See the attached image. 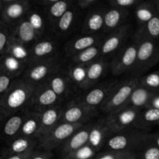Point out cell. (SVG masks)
Masks as SVG:
<instances>
[{
    "instance_id": "6da1fadb",
    "label": "cell",
    "mask_w": 159,
    "mask_h": 159,
    "mask_svg": "<svg viewBox=\"0 0 159 159\" xmlns=\"http://www.w3.org/2000/svg\"><path fill=\"white\" fill-rule=\"evenodd\" d=\"M36 87L23 79H14L6 93L0 96V120L30 107Z\"/></svg>"
},
{
    "instance_id": "7a4b0ae2",
    "label": "cell",
    "mask_w": 159,
    "mask_h": 159,
    "mask_svg": "<svg viewBox=\"0 0 159 159\" xmlns=\"http://www.w3.org/2000/svg\"><path fill=\"white\" fill-rule=\"evenodd\" d=\"M138 84L137 78L118 82L99 108L101 111L107 115L126 107L132 92Z\"/></svg>"
},
{
    "instance_id": "3957f363",
    "label": "cell",
    "mask_w": 159,
    "mask_h": 159,
    "mask_svg": "<svg viewBox=\"0 0 159 159\" xmlns=\"http://www.w3.org/2000/svg\"><path fill=\"white\" fill-rule=\"evenodd\" d=\"M61 70V61L57 56L31 62L23 72V79L37 85L46 82L52 75Z\"/></svg>"
},
{
    "instance_id": "277c9868",
    "label": "cell",
    "mask_w": 159,
    "mask_h": 159,
    "mask_svg": "<svg viewBox=\"0 0 159 159\" xmlns=\"http://www.w3.org/2000/svg\"><path fill=\"white\" fill-rule=\"evenodd\" d=\"M139 110L124 107L120 110L109 113L104 120L112 134H116L128 130L136 126L139 120Z\"/></svg>"
},
{
    "instance_id": "5b68a950",
    "label": "cell",
    "mask_w": 159,
    "mask_h": 159,
    "mask_svg": "<svg viewBox=\"0 0 159 159\" xmlns=\"http://www.w3.org/2000/svg\"><path fill=\"white\" fill-rule=\"evenodd\" d=\"M83 125L84 124H81L59 123L49 133L39 138L38 141L40 146L47 150H51L61 144H64L76 130H79Z\"/></svg>"
},
{
    "instance_id": "8992f818",
    "label": "cell",
    "mask_w": 159,
    "mask_h": 159,
    "mask_svg": "<svg viewBox=\"0 0 159 159\" xmlns=\"http://www.w3.org/2000/svg\"><path fill=\"white\" fill-rule=\"evenodd\" d=\"M138 43H125L112 57L110 71L113 75H120L135 65Z\"/></svg>"
},
{
    "instance_id": "52a82bcc",
    "label": "cell",
    "mask_w": 159,
    "mask_h": 159,
    "mask_svg": "<svg viewBox=\"0 0 159 159\" xmlns=\"http://www.w3.org/2000/svg\"><path fill=\"white\" fill-rule=\"evenodd\" d=\"M97 110L85 107L77 99L71 101L62 110L61 122L85 124L96 115Z\"/></svg>"
},
{
    "instance_id": "ba28073f",
    "label": "cell",
    "mask_w": 159,
    "mask_h": 159,
    "mask_svg": "<svg viewBox=\"0 0 159 159\" xmlns=\"http://www.w3.org/2000/svg\"><path fill=\"white\" fill-rule=\"evenodd\" d=\"M117 82L115 81H108L98 84L87 90L88 92L86 93L79 96L77 99L85 107L97 110L98 108H100Z\"/></svg>"
},
{
    "instance_id": "9c48e42d",
    "label": "cell",
    "mask_w": 159,
    "mask_h": 159,
    "mask_svg": "<svg viewBox=\"0 0 159 159\" xmlns=\"http://www.w3.org/2000/svg\"><path fill=\"white\" fill-rule=\"evenodd\" d=\"M60 98L51 90L46 82L37 85L33 94L30 107L33 108L32 112L41 113L50 107L58 106Z\"/></svg>"
},
{
    "instance_id": "30bf717a",
    "label": "cell",
    "mask_w": 159,
    "mask_h": 159,
    "mask_svg": "<svg viewBox=\"0 0 159 159\" xmlns=\"http://www.w3.org/2000/svg\"><path fill=\"white\" fill-rule=\"evenodd\" d=\"M4 6L2 10V21L7 25H16L26 18L30 9L26 0H3Z\"/></svg>"
},
{
    "instance_id": "8fae6325",
    "label": "cell",
    "mask_w": 159,
    "mask_h": 159,
    "mask_svg": "<svg viewBox=\"0 0 159 159\" xmlns=\"http://www.w3.org/2000/svg\"><path fill=\"white\" fill-rule=\"evenodd\" d=\"M130 32V26L123 25L103 40L100 45V57L106 59L107 57L114 55L126 43Z\"/></svg>"
},
{
    "instance_id": "7c38bea8",
    "label": "cell",
    "mask_w": 159,
    "mask_h": 159,
    "mask_svg": "<svg viewBox=\"0 0 159 159\" xmlns=\"http://www.w3.org/2000/svg\"><path fill=\"white\" fill-rule=\"evenodd\" d=\"M141 141V136L139 134L127 130L110 135L105 145L113 152H128L130 148L136 146Z\"/></svg>"
},
{
    "instance_id": "4fadbf2b",
    "label": "cell",
    "mask_w": 159,
    "mask_h": 159,
    "mask_svg": "<svg viewBox=\"0 0 159 159\" xmlns=\"http://www.w3.org/2000/svg\"><path fill=\"white\" fill-rule=\"evenodd\" d=\"M109 63L106 59L99 57L87 65L86 76L80 89L89 90L97 85L99 81L103 77L108 68Z\"/></svg>"
},
{
    "instance_id": "5bb4252c",
    "label": "cell",
    "mask_w": 159,
    "mask_h": 159,
    "mask_svg": "<svg viewBox=\"0 0 159 159\" xmlns=\"http://www.w3.org/2000/svg\"><path fill=\"white\" fill-rule=\"evenodd\" d=\"M63 108L59 106L50 107L39 113L40 127L38 139L49 133L55 126L61 123Z\"/></svg>"
},
{
    "instance_id": "9a60e30c",
    "label": "cell",
    "mask_w": 159,
    "mask_h": 159,
    "mask_svg": "<svg viewBox=\"0 0 159 159\" xmlns=\"http://www.w3.org/2000/svg\"><path fill=\"white\" fill-rule=\"evenodd\" d=\"M45 82L60 99L71 93L73 85L68 72H64L61 70L52 75Z\"/></svg>"
},
{
    "instance_id": "2e32d148",
    "label": "cell",
    "mask_w": 159,
    "mask_h": 159,
    "mask_svg": "<svg viewBox=\"0 0 159 159\" xmlns=\"http://www.w3.org/2000/svg\"><path fill=\"white\" fill-rule=\"evenodd\" d=\"M101 37L99 35H84L70 40L65 46V52L68 57H72L81 51L92 46L101 43Z\"/></svg>"
},
{
    "instance_id": "e0dca14e",
    "label": "cell",
    "mask_w": 159,
    "mask_h": 159,
    "mask_svg": "<svg viewBox=\"0 0 159 159\" xmlns=\"http://www.w3.org/2000/svg\"><path fill=\"white\" fill-rule=\"evenodd\" d=\"M57 52V43L52 40H41L36 42L30 48V62L39 61L55 57Z\"/></svg>"
},
{
    "instance_id": "ac0fdd59",
    "label": "cell",
    "mask_w": 159,
    "mask_h": 159,
    "mask_svg": "<svg viewBox=\"0 0 159 159\" xmlns=\"http://www.w3.org/2000/svg\"><path fill=\"white\" fill-rule=\"evenodd\" d=\"M11 37L26 46L34 44L39 39V35L26 18L17 23L11 33Z\"/></svg>"
},
{
    "instance_id": "d6986e66",
    "label": "cell",
    "mask_w": 159,
    "mask_h": 159,
    "mask_svg": "<svg viewBox=\"0 0 159 159\" xmlns=\"http://www.w3.org/2000/svg\"><path fill=\"white\" fill-rule=\"evenodd\" d=\"M112 135L104 120L93 124L89 132L88 144L95 151L105 145L107 139Z\"/></svg>"
},
{
    "instance_id": "ffe728a7",
    "label": "cell",
    "mask_w": 159,
    "mask_h": 159,
    "mask_svg": "<svg viewBox=\"0 0 159 159\" xmlns=\"http://www.w3.org/2000/svg\"><path fill=\"white\" fill-rule=\"evenodd\" d=\"M93 124L87 123L76 130L64 144V151L70 154L88 144L90 129Z\"/></svg>"
},
{
    "instance_id": "44dd1931",
    "label": "cell",
    "mask_w": 159,
    "mask_h": 159,
    "mask_svg": "<svg viewBox=\"0 0 159 159\" xmlns=\"http://www.w3.org/2000/svg\"><path fill=\"white\" fill-rule=\"evenodd\" d=\"M27 65L28 64L18 60L6 53L0 56V69L3 74L13 79L24 72Z\"/></svg>"
},
{
    "instance_id": "7402d4cb",
    "label": "cell",
    "mask_w": 159,
    "mask_h": 159,
    "mask_svg": "<svg viewBox=\"0 0 159 159\" xmlns=\"http://www.w3.org/2000/svg\"><path fill=\"white\" fill-rule=\"evenodd\" d=\"M104 13L105 12L100 9H93L89 12L82 23V34L93 35L103 29Z\"/></svg>"
},
{
    "instance_id": "603a6c76",
    "label": "cell",
    "mask_w": 159,
    "mask_h": 159,
    "mask_svg": "<svg viewBox=\"0 0 159 159\" xmlns=\"http://www.w3.org/2000/svg\"><path fill=\"white\" fill-rule=\"evenodd\" d=\"M128 15L127 9L113 8L108 9L104 13L103 30L106 32H113L122 26Z\"/></svg>"
},
{
    "instance_id": "cb8c5ba5",
    "label": "cell",
    "mask_w": 159,
    "mask_h": 159,
    "mask_svg": "<svg viewBox=\"0 0 159 159\" xmlns=\"http://www.w3.org/2000/svg\"><path fill=\"white\" fill-rule=\"evenodd\" d=\"M28 112L24 111L23 113L18 112L12 115L9 117L6 118L2 127V134L6 138H16L19 135L23 123L27 115Z\"/></svg>"
},
{
    "instance_id": "d4e9b609",
    "label": "cell",
    "mask_w": 159,
    "mask_h": 159,
    "mask_svg": "<svg viewBox=\"0 0 159 159\" xmlns=\"http://www.w3.org/2000/svg\"><path fill=\"white\" fill-rule=\"evenodd\" d=\"M39 127H40L39 113L32 111L28 112L18 136L38 139Z\"/></svg>"
},
{
    "instance_id": "484cf974",
    "label": "cell",
    "mask_w": 159,
    "mask_h": 159,
    "mask_svg": "<svg viewBox=\"0 0 159 159\" xmlns=\"http://www.w3.org/2000/svg\"><path fill=\"white\" fill-rule=\"evenodd\" d=\"M151 99H152V95L148 88L143 85L141 86L138 84L132 92L126 107L139 110L140 108L147 105Z\"/></svg>"
},
{
    "instance_id": "4316f807",
    "label": "cell",
    "mask_w": 159,
    "mask_h": 159,
    "mask_svg": "<svg viewBox=\"0 0 159 159\" xmlns=\"http://www.w3.org/2000/svg\"><path fill=\"white\" fill-rule=\"evenodd\" d=\"M6 53L21 61L29 64L30 58V49L13 37H11L9 39Z\"/></svg>"
},
{
    "instance_id": "83f0119b",
    "label": "cell",
    "mask_w": 159,
    "mask_h": 159,
    "mask_svg": "<svg viewBox=\"0 0 159 159\" xmlns=\"http://www.w3.org/2000/svg\"><path fill=\"white\" fill-rule=\"evenodd\" d=\"M37 144V141L34 138L17 136L12 139L9 144V152L11 155H21L31 152L33 148Z\"/></svg>"
},
{
    "instance_id": "f1b7e54d",
    "label": "cell",
    "mask_w": 159,
    "mask_h": 159,
    "mask_svg": "<svg viewBox=\"0 0 159 159\" xmlns=\"http://www.w3.org/2000/svg\"><path fill=\"white\" fill-rule=\"evenodd\" d=\"M71 2L69 1L56 0L54 4L44 9L45 16L50 23L55 26L59 19L71 7Z\"/></svg>"
},
{
    "instance_id": "f546056e",
    "label": "cell",
    "mask_w": 159,
    "mask_h": 159,
    "mask_svg": "<svg viewBox=\"0 0 159 159\" xmlns=\"http://www.w3.org/2000/svg\"><path fill=\"white\" fill-rule=\"evenodd\" d=\"M102 43V42H101ZM100 43L92 46L71 57V62L75 65H88L91 62L100 57Z\"/></svg>"
},
{
    "instance_id": "4dcf8cb0",
    "label": "cell",
    "mask_w": 159,
    "mask_h": 159,
    "mask_svg": "<svg viewBox=\"0 0 159 159\" xmlns=\"http://www.w3.org/2000/svg\"><path fill=\"white\" fill-rule=\"evenodd\" d=\"M77 16V7L71 6L65 12L55 24L56 30L59 34H65L69 32L74 26Z\"/></svg>"
},
{
    "instance_id": "1f68e13d",
    "label": "cell",
    "mask_w": 159,
    "mask_h": 159,
    "mask_svg": "<svg viewBox=\"0 0 159 159\" xmlns=\"http://www.w3.org/2000/svg\"><path fill=\"white\" fill-rule=\"evenodd\" d=\"M154 51L155 45L151 40H143L138 43L137 61L135 65H141L148 61L149 59L153 56Z\"/></svg>"
},
{
    "instance_id": "d6a6232c",
    "label": "cell",
    "mask_w": 159,
    "mask_h": 159,
    "mask_svg": "<svg viewBox=\"0 0 159 159\" xmlns=\"http://www.w3.org/2000/svg\"><path fill=\"white\" fill-rule=\"evenodd\" d=\"M26 19L34 27L39 37L43 34V33L45 32V27H46V23H45L46 20L42 12H40L37 9H30Z\"/></svg>"
},
{
    "instance_id": "836d02e7",
    "label": "cell",
    "mask_w": 159,
    "mask_h": 159,
    "mask_svg": "<svg viewBox=\"0 0 159 159\" xmlns=\"http://www.w3.org/2000/svg\"><path fill=\"white\" fill-rule=\"evenodd\" d=\"M87 65H80L72 64L68 69V75H69L73 84L77 85L79 88L82 85L86 76Z\"/></svg>"
},
{
    "instance_id": "e575fe53",
    "label": "cell",
    "mask_w": 159,
    "mask_h": 159,
    "mask_svg": "<svg viewBox=\"0 0 159 159\" xmlns=\"http://www.w3.org/2000/svg\"><path fill=\"white\" fill-rule=\"evenodd\" d=\"M11 33L9 25L3 21H0V56L5 54L7 48L8 43L11 37Z\"/></svg>"
},
{
    "instance_id": "d590c367",
    "label": "cell",
    "mask_w": 159,
    "mask_h": 159,
    "mask_svg": "<svg viewBox=\"0 0 159 159\" xmlns=\"http://www.w3.org/2000/svg\"><path fill=\"white\" fill-rule=\"evenodd\" d=\"M95 152L96 151L93 148L86 144L68 155L71 159H90L94 156Z\"/></svg>"
},
{
    "instance_id": "8d00e7d4",
    "label": "cell",
    "mask_w": 159,
    "mask_h": 159,
    "mask_svg": "<svg viewBox=\"0 0 159 159\" xmlns=\"http://www.w3.org/2000/svg\"><path fill=\"white\" fill-rule=\"evenodd\" d=\"M135 15L137 20L141 23H148L154 16L153 12L150 8L144 5H141L137 8Z\"/></svg>"
},
{
    "instance_id": "74e56055",
    "label": "cell",
    "mask_w": 159,
    "mask_h": 159,
    "mask_svg": "<svg viewBox=\"0 0 159 159\" xmlns=\"http://www.w3.org/2000/svg\"><path fill=\"white\" fill-rule=\"evenodd\" d=\"M142 120L147 123H153L159 120V110L155 108H150L146 110L143 114L140 113L138 121Z\"/></svg>"
},
{
    "instance_id": "f35d334b",
    "label": "cell",
    "mask_w": 159,
    "mask_h": 159,
    "mask_svg": "<svg viewBox=\"0 0 159 159\" xmlns=\"http://www.w3.org/2000/svg\"><path fill=\"white\" fill-rule=\"evenodd\" d=\"M146 27L149 35L153 37H158L159 36V17H152L147 23Z\"/></svg>"
},
{
    "instance_id": "ab89813d",
    "label": "cell",
    "mask_w": 159,
    "mask_h": 159,
    "mask_svg": "<svg viewBox=\"0 0 159 159\" xmlns=\"http://www.w3.org/2000/svg\"><path fill=\"white\" fill-rule=\"evenodd\" d=\"M143 86L146 88H158L159 87V74L152 73L146 76L142 80Z\"/></svg>"
},
{
    "instance_id": "60d3db41",
    "label": "cell",
    "mask_w": 159,
    "mask_h": 159,
    "mask_svg": "<svg viewBox=\"0 0 159 159\" xmlns=\"http://www.w3.org/2000/svg\"><path fill=\"white\" fill-rule=\"evenodd\" d=\"M110 3L112 7L113 8L127 9L128 8L136 5L138 3V1L136 0H112Z\"/></svg>"
},
{
    "instance_id": "b9f144b4",
    "label": "cell",
    "mask_w": 159,
    "mask_h": 159,
    "mask_svg": "<svg viewBox=\"0 0 159 159\" xmlns=\"http://www.w3.org/2000/svg\"><path fill=\"white\" fill-rule=\"evenodd\" d=\"M14 79H15L4 74L0 76V96L6 93Z\"/></svg>"
},
{
    "instance_id": "7bdbcfd3",
    "label": "cell",
    "mask_w": 159,
    "mask_h": 159,
    "mask_svg": "<svg viewBox=\"0 0 159 159\" xmlns=\"http://www.w3.org/2000/svg\"><path fill=\"white\" fill-rule=\"evenodd\" d=\"M98 3L97 0H79L75 2L76 7L82 10L91 9Z\"/></svg>"
},
{
    "instance_id": "ee69618b",
    "label": "cell",
    "mask_w": 159,
    "mask_h": 159,
    "mask_svg": "<svg viewBox=\"0 0 159 159\" xmlns=\"http://www.w3.org/2000/svg\"><path fill=\"white\" fill-rule=\"evenodd\" d=\"M128 152H113L110 151L107 153H103L100 156L98 157L97 159H121L123 157L125 156Z\"/></svg>"
},
{
    "instance_id": "f6af8a7d",
    "label": "cell",
    "mask_w": 159,
    "mask_h": 159,
    "mask_svg": "<svg viewBox=\"0 0 159 159\" xmlns=\"http://www.w3.org/2000/svg\"><path fill=\"white\" fill-rule=\"evenodd\" d=\"M144 159H159V148L155 146L148 148L144 152Z\"/></svg>"
},
{
    "instance_id": "bcb514c9",
    "label": "cell",
    "mask_w": 159,
    "mask_h": 159,
    "mask_svg": "<svg viewBox=\"0 0 159 159\" xmlns=\"http://www.w3.org/2000/svg\"><path fill=\"white\" fill-rule=\"evenodd\" d=\"M31 155H32V151L26 152V153L21 154V155H10L5 159H27Z\"/></svg>"
},
{
    "instance_id": "7dc6e473",
    "label": "cell",
    "mask_w": 159,
    "mask_h": 159,
    "mask_svg": "<svg viewBox=\"0 0 159 159\" xmlns=\"http://www.w3.org/2000/svg\"><path fill=\"white\" fill-rule=\"evenodd\" d=\"M55 1L56 0H43V1L40 2V4L41 5L44 9H46V8L49 7L51 5L54 4V3L55 2Z\"/></svg>"
},
{
    "instance_id": "c3c4849f",
    "label": "cell",
    "mask_w": 159,
    "mask_h": 159,
    "mask_svg": "<svg viewBox=\"0 0 159 159\" xmlns=\"http://www.w3.org/2000/svg\"><path fill=\"white\" fill-rule=\"evenodd\" d=\"M48 154H39V155H35L34 157H29L28 159H48Z\"/></svg>"
},
{
    "instance_id": "681fc988",
    "label": "cell",
    "mask_w": 159,
    "mask_h": 159,
    "mask_svg": "<svg viewBox=\"0 0 159 159\" xmlns=\"http://www.w3.org/2000/svg\"><path fill=\"white\" fill-rule=\"evenodd\" d=\"M152 108L158 109V110H159V96H157V97L152 99Z\"/></svg>"
},
{
    "instance_id": "f907efd6",
    "label": "cell",
    "mask_w": 159,
    "mask_h": 159,
    "mask_svg": "<svg viewBox=\"0 0 159 159\" xmlns=\"http://www.w3.org/2000/svg\"><path fill=\"white\" fill-rule=\"evenodd\" d=\"M3 6H4V2H3V0H0V14H1Z\"/></svg>"
},
{
    "instance_id": "816d5d0a",
    "label": "cell",
    "mask_w": 159,
    "mask_h": 159,
    "mask_svg": "<svg viewBox=\"0 0 159 159\" xmlns=\"http://www.w3.org/2000/svg\"><path fill=\"white\" fill-rule=\"evenodd\" d=\"M156 142H157V146H158V148H159V138H157V141H156Z\"/></svg>"
},
{
    "instance_id": "f5cc1de1",
    "label": "cell",
    "mask_w": 159,
    "mask_h": 159,
    "mask_svg": "<svg viewBox=\"0 0 159 159\" xmlns=\"http://www.w3.org/2000/svg\"><path fill=\"white\" fill-rule=\"evenodd\" d=\"M127 154H128V153H127ZM121 159H132V158H129V157H128V158H126V155H125V156H124V157H123V158H121Z\"/></svg>"
},
{
    "instance_id": "db71d44e",
    "label": "cell",
    "mask_w": 159,
    "mask_h": 159,
    "mask_svg": "<svg viewBox=\"0 0 159 159\" xmlns=\"http://www.w3.org/2000/svg\"><path fill=\"white\" fill-rule=\"evenodd\" d=\"M2 75H3V73H2V70L0 69V76H1Z\"/></svg>"
},
{
    "instance_id": "11a10c76",
    "label": "cell",
    "mask_w": 159,
    "mask_h": 159,
    "mask_svg": "<svg viewBox=\"0 0 159 159\" xmlns=\"http://www.w3.org/2000/svg\"><path fill=\"white\" fill-rule=\"evenodd\" d=\"M158 4H159V1H158Z\"/></svg>"
}]
</instances>
